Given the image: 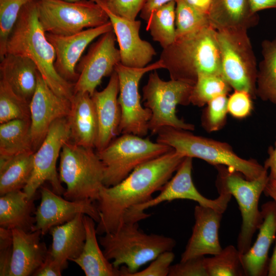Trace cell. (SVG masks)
<instances>
[{
    "instance_id": "cell-1",
    "label": "cell",
    "mask_w": 276,
    "mask_h": 276,
    "mask_svg": "<svg viewBox=\"0 0 276 276\" xmlns=\"http://www.w3.org/2000/svg\"><path fill=\"white\" fill-rule=\"evenodd\" d=\"M185 157L173 149L137 166L119 183L103 186L96 204L100 216L97 234L116 231L132 208L151 200L161 190Z\"/></svg>"
},
{
    "instance_id": "cell-2",
    "label": "cell",
    "mask_w": 276,
    "mask_h": 276,
    "mask_svg": "<svg viewBox=\"0 0 276 276\" xmlns=\"http://www.w3.org/2000/svg\"><path fill=\"white\" fill-rule=\"evenodd\" d=\"M7 53L32 60L48 85L58 95L71 100L74 84L63 79L55 69V51L39 20L36 0L22 8L8 37Z\"/></svg>"
},
{
    "instance_id": "cell-3",
    "label": "cell",
    "mask_w": 276,
    "mask_h": 276,
    "mask_svg": "<svg viewBox=\"0 0 276 276\" xmlns=\"http://www.w3.org/2000/svg\"><path fill=\"white\" fill-rule=\"evenodd\" d=\"M170 79L194 85L199 75H222L217 31L209 26L177 37L160 56Z\"/></svg>"
},
{
    "instance_id": "cell-4",
    "label": "cell",
    "mask_w": 276,
    "mask_h": 276,
    "mask_svg": "<svg viewBox=\"0 0 276 276\" xmlns=\"http://www.w3.org/2000/svg\"><path fill=\"white\" fill-rule=\"evenodd\" d=\"M99 242L115 267L123 265L120 276H129L162 252L172 251L176 245L172 238L145 233L133 221L124 222L116 231L102 235Z\"/></svg>"
},
{
    "instance_id": "cell-5",
    "label": "cell",
    "mask_w": 276,
    "mask_h": 276,
    "mask_svg": "<svg viewBox=\"0 0 276 276\" xmlns=\"http://www.w3.org/2000/svg\"><path fill=\"white\" fill-rule=\"evenodd\" d=\"M156 142L171 147L185 157L201 159L214 166L223 165L255 180L267 171L254 159L239 156L227 143L198 136L189 130L165 127L157 133Z\"/></svg>"
},
{
    "instance_id": "cell-6",
    "label": "cell",
    "mask_w": 276,
    "mask_h": 276,
    "mask_svg": "<svg viewBox=\"0 0 276 276\" xmlns=\"http://www.w3.org/2000/svg\"><path fill=\"white\" fill-rule=\"evenodd\" d=\"M59 178L69 200L96 201L103 185L104 167L93 148L66 142L60 154Z\"/></svg>"
},
{
    "instance_id": "cell-7",
    "label": "cell",
    "mask_w": 276,
    "mask_h": 276,
    "mask_svg": "<svg viewBox=\"0 0 276 276\" xmlns=\"http://www.w3.org/2000/svg\"><path fill=\"white\" fill-rule=\"evenodd\" d=\"M216 168L218 191H225L233 195L239 206L242 222L237 239V248L243 255L250 248L253 236L263 221L259 201L269 175L266 171L256 179L248 180L239 172L226 166L218 165Z\"/></svg>"
},
{
    "instance_id": "cell-8",
    "label": "cell",
    "mask_w": 276,
    "mask_h": 276,
    "mask_svg": "<svg viewBox=\"0 0 276 276\" xmlns=\"http://www.w3.org/2000/svg\"><path fill=\"white\" fill-rule=\"evenodd\" d=\"M193 86L179 80H163L156 70L150 73L143 88V101L144 106L151 111L148 127L152 134H157L165 127L189 131L195 129L194 125L185 122L176 114L177 105L191 103Z\"/></svg>"
},
{
    "instance_id": "cell-9",
    "label": "cell",
    "mask_w": 276,
    "mask_h": 276,
    "mask_svg": "<svg viewBox=\"0 0 276 276\" xmlns=\"http://www.w3.org/2000/svg\"><path fill=\"white\" fill-rule=\"evenodd\" d=\"M172 149L148 138L122 134L97 152L104 167L103 185L109 187L119 183L137 166Z\"/></svg>"
},
{
    "instance_id": "cell-10",
    "label": "cell",
    "mask_w": 276,
    "mask_h": 276,
    "mask_svg": "<svg viewBox=\"0 0 276 276\" xmlns=\"http://www.w3.org/2000/svg\"><path fill=\"white\" fill-rule=\"evenodd\" d=\"M36 3L39 20L47 33L72 35L110 21L103 7L91 0H36Z\"/></svg>"
},
{
    "instance_id": "cell-11",
    "label": "cell",
    "mask_w": 276,
    "mask_h": 276,
    "mask_svg": "<svg viewBox=\"0 0 276 276\" xmlns=\"http://www.w3.org/2000/svg\"><path fill=\"white\" fill-rule=\"evenodd\" d=\"M222 77L234 90L255 99L258 67L247 31H217Z\"/></svg>"
},
{
    "instance_id": "cell-12",
    "label": "cell",
    "mask_w": 276,
    "mask_h": 276,
    "mask_svg": "<svg viewBox=\"0 0 276 276\" xmlns=\"http://www.w3.org/2000/svg\"><path fill=\"white\" fill-rule=\"evenodd\" d=\"M164 68L160 59L142 68L130 67L121 63L116 66L114 71L119 83L118 103L121 112L119 134L131 133L142 137L147 134L151 111L142 106L139 83L146 73Z\"/></svg>"
},
{
    "instance_id": "cell-13",
    "label": "cell",
    "mask_w": 276,
    "mask_h": 276,
    "mask_svg": "<svg viewBox=\"0 0 276 276\" xmlns=\"http://www.w3.org/2000/svg\"><path fill=\"white\" fill-rule=\"evenodd\" d=\"M192 159L186 157L171 177L159 191L155 197L132 208L125 216L124 220L139 222L150 216L145 210L165 201L175 199H189L198 204L210 207L223 213L232 195L225 191H218L219 196L215 199H210L203 196L195 187L192 179Z\"/></svg>"
},
{
    "instance_id": "cell-14",
    "label": "cell",
    "mask_w": 276,
    "mask_h": 276,
    "mask_svg": "<svg viewBox=\"0 0 276 276\" xmlns=\"http://www.w3.org/2000/svg\"><path fill=\"white\" fill-rule=\"evenodd\" d=\"M70 140L67 118L57 119L51 125L43 142L34 152L33 169L30 178L22 190L29 198L36 196L38 189L46 181L51 189L61 195L65 189L61 184L56 163L64 144Z\"/></svg>"
},
{
    "instance_id": "cell-15",
    "label": "cell",
    "mask_w": 276,
    "mask_h": 276,
    "mask_svg": "<svg viewBox=\"0 0 276 276\" xmlns=\"http://www.w3.org/2000/svg\"><path fill=\"white\" fill-rule=\"evenodd\" d=\"M113 30L107 32L90 47L78 65L79 77L74 84V93H87L91 96L102 79L111 75L121 62L119 49Z\"/></svg>"
},
{
    "instance_id": "cell-16",
    "label": "cell",
    "mask_w": 276,
    "mask_h": 276,
    "mask_svg": "<svg viewBox=\"0 0 276 276\" xmlns=\"http://www.w3.org/2000/svg\"><path fill=\"white\" fill-rule=\"evenodd\" d=\"M29 105L31 134L33 149L35 152L44 140L53 123L68 117L71 102L69 99L56 94L39 73L37 87Z\"/></svg>"
},
{
    "instance_id": "cell-17",
    "label": "cell",
    "mask_w": 276,
    "mask_h": 276,
    "mask_svg": "<svg viewBox=\"0 0 276 276\" xmlns=\"http://www.w3.org/2000/svg\"><path fill=\"white\" fill-rule=\"evenodd\" d=\"M41 201L35 213V230L42 235L56 226L64 224L79 214L91 217L98 222L100 216L97 205L90 200H69L61 197L52 189L40 187Z\"/></svg>"
},
{
    "instance_id": "cell-18",
    "label": "cell",
    "mask_w": 276,
    "mask_h": 276,
    "mask_svg": "<svg viewBox=\"0 0 276 276\" xmlns=\"http://www.w3.org/2000/svg\"><path fill=\"white\" fill-rule=\"evenodd\" d=\"M113 30L111 22L84 30L69 35H57L46 33L48 39L55 51V67L67 81L75 84L79 77L76 65L88 45L95 39Z\"/></svg>"
},
{
    "instance_id": "cell-19",
    "label": "cell",
    "mask_w": 276,
    "mask_h": 276,
    "mask_svg": "<svg viewBox=\"0 0 276 276\" xmlns=\"http://www.w3.org/2000/svg\"><path fill=\"white\" fill-rule=\"evenodd\" d=\"M99 4L106 12L111 22L119 46L120 63L126 66L135 68L148 65L156 53L153 47L140 36L141 21L118 16Z\"/></svg>"
},
{
    "instance_id": "cell-20",
    "label": "cell",
    "mask_w": 276,
    "mask_h": 276,
    "mask_svg": "<svg viewBox=\"0 0 276 276\" xmlns=\"http://www.w3.org/2000/svg\"><path fill=\"white\" fill-rule=\"evenodd\" d=\"M222 213L210 207L197 205L194 209L195 223L180 261L206 255L219 253L220 245L218 230Z\"/></svg>"
},
{
    "instance_id": "cell-21",
    "label": "cell",
    "mask_w": 276,
    "mask_h": 276,
    "mask_svg": "<svg viewBox=\"0 0 276 276\" xmlns=\"http://www.w3.org/2000/svg\"><path fill=\"white\" fill-rule=\"evenodd\" d=\"M119 83L114 71L110 75L107 86L101 91L96 90L91 96L95 105L98 125L95 148L97 152L105 148L116 136L121 112L118 103Z\"/></svg>"
},
{
    "instance_id": "cell-22",
    "label": "cell",
    "mask_w": 276,
    "mask_h": 276,
    "mask_svg": "<svg viewBox=\"0 0 276 276\" xmlns=\"http://www.w3.org/2000/svg\"><path fill=\"white\" fill-rule=\"evenodd\" d=\"M263 221L257 238L248 251L241 255L242 264L246 276L267 275L268 252L276 235V203L273 200L261 206Z\"/></svg>"
},
{
    "instance_id": "cell-23",
    "label": "cell",
    "mask_w": 276,
    "mask_h": 276,
    "mask_svg": "<svg viewBox=\"0 0 276 276\" xmlns=\"http://www.w3.org/2000/svg\"><path fill=\"white\" fill-rule=\"evenodd\" d=\"M13 253L9 276L33 275L44 261L48 249L40 230L12 229Z\"/></svg>"
},
{
    "instance_id": "cell-24",
    "label": "cell",
    "mask_w": 276,
    "mask_h": 276,
    "mask_svg": "<svg viewBox=\"0 0 276 276\" xmlns=\"http://www.w3.org/2000/svg\"><path fill=\"white\" fill-rule=\"evenodd\" d=\"M71 108L67 119L70 140L78 145L95 148L98 125L94 103L87 93H74L71 100Z\"/></svg>"
},
{
    "instance_id": "cell-25",
    "label": "cell",
    "mask_w": 276,
    "mask_h": 276,
    "mask_svg": "<svg viewBox=\"0 0 276 276\" xmlns=\"http://www.w3.org/2000/svg\"><path fill=\"white\" fill-rule=\"evenodd\" d=\"M83 215L79 214L71 220L52 227L49 232L52 243L49 250L63 270L67 268V261L77 258L83 250L86 239Z\"/></svg>"
},
{
    "instance_id": "cell-26",
    "label": "cell",
    "mask_w": 276,
    "mask_h": 276,
    "mask_svg": "<svg viewBox=\"0 0 276 276\" xmlns=\"http://www.w3.org/2000/svg\"><path fill=\"white\" fill-rule=\"evenodd\" d=\"M208 15L211 26L217 31H247L259 20L249 0H212Z\"/></svg>"
},
{
    "instance_id": "cell-27",
    "label": "cell",
    "mask_w": 276,
    "mask_h": 276,
    "mask_svg": "<svg viewBox=\"0 0 276 276\" xmlns=\"http://www.w3.org/2000/svg\"><path fill=\"white\" fill-rule=\"evenodd\" d=\"M1 60V78L17 95L30 103L39 73L35 63L27 57L9 53Z\"/></svg>"
},
{
    "instance_id": "cell-28",
    "label": "cell",
    "mask_w": 276,
    "mask_h": 276,
    "mask_svg": "<svg viewBox=\"0 0 276 276\" xmlns=\"http://www.w3.org/2000/svg\"><path fill=\"white\" fill-rule=\"evenodd\" d=\"M36 195L29 198L22 190L8 192L0 197V226L19 229L26 232L35 231L36 212L34 201Z\"/></svg>"
},
{
    "instance_id": "cell-29",
    "label": "cell",
    "mask_w": 276,
    "mask_h": 276,
    "mask_svg": "<svg viewBox=\"0 0 276 276\" xmlns=\"http://www.w3.org/2000/svg\"><path fill=\"white\" fill-rule=\"evenodd\" d=\"M86 239L80 255L72 261L76 263L86 276H120V270L105 256L97 239L95 221L84 215Z\"/></svg>"
},
{
    "instance_id": "cell-30",
    "label": "cell",
    "mask_w": 276,
    "mask_h": 276,
    "mask_svg": "<svg viewBox=\"0 0 276 276\" xmlns=\"http://www.w3.org/2000/svg\"><path fill=\"white\" fill-rule=\"evenodd\" d=\"M34 151L10 156H0V195L23 190L33 169Z\"/></svg>"
},
{
    "instance_id": "cell-31",
    "label": "cell",
    "mask_w": 276,
    "mask_h": 276,
    "mask_svg": "<svg viewBox=\"0 0 276 276\" xmlns=\"http://www.w3.org/2000/svg\"><path fill=\"white\" fill-rule=\"evenodd\" d=\"M261 53L263 59L258 68L257 97L276 107V38L264 40Z\"/></svg>"
},
{
    "instance_id": "cell-32",
    "label": "cell",
    "mask_w": 276,
    "mask_h": 276,
    "mask_svg": "<svg viewBox=\"0 0 276 276\" xmlns=\"http://www.w3.org/2000/svg\"><path fill=\"white\" fill-rule=\"evenodd\" d=\"M34 151L30 120L17 119L0 125V156Z\"/></svg>"
},
{
    "instance_id": "cell-33",
    "label": "cell",
    "mask_w": 276,
    "mask_h": 276,
    "mask_svg": "<svg viewBox=\"0 0 276 276\" xmlns=\"http://www.w3.org/2000/svg\"><path fill=\"white\" fill-rule=\"evenodd\" d=\"M175 8V1L166 3L154 10L147 21L146 30L163 49L176 39Z\"/></svg>"
},
{
    "instance_id": "cell-34",
    "label": "cell",
    "mask_w": 276,
    "mask_h": 276,
    "mask_svg": "<svg viewBox=\"0 0 276 276\" xmlns=\"http://www.w3.org/2000/svg\"><path fill=\"white\" fill-rule=\"evenodd\" d=\"M209 276H243L245 273L238 248L229 245L218 254L204 258Z\"/></svg>"
},
{
    "instance_id": "cell-35",
    "label": "cell",
    "mask_w": 276,
    "mask_h": 276,
    "mask_svg": "<svg viewBox=\"0 0 276 276\" xmlns=\"http://www.w3.org/2000/svg\"><path fill=\"white\" fill-rule=\"evenodd\" d=\"M231 89V86L221 75L200 74L193 86L191 103L202 107L219 96L227 95Z\"/></svg>"
},
{
    "instance_id": "cell-36",
    "label": "cell",
    "mask_w": 276,
    "mask_h": 276,
    "mask_svg": "<svg viewBox=\"0 0 276 276\" xmlns=\"http://www.w3.org/2000/svg\"><path fill=\"white\" fill-rule=\"evenodd\" d=\"M30 103L17 95L7 82L0 80V123L10 121L30 120Z\"/></svg>"
},
{
    "instance_id": "cell-37",
    "label": "cell",
    "mask_w": 276,
    "mask_h": 276,
    "mask_svg": "<svg viewBox=\"0 0 276 276\" xmlns=\"http://www.w3.org/2000/svg\"><path fill=\"white\" fill-rule=\"evenodd\" d=\"M175 2L176 37L211 26L208 14L196 9L183 0Z\"/></svg>"
},
{
    "instance_id": "cell-38",
    "label": "cell",
    "mask_w": 276,
    "mask_h": 276,
    "mask_svg": "<svg viewBox=\"0 0 276 276\" xmlns=\"http://www.w3.org/2000/svg\"><path fill=\"white\" fill-rule=\"evenodd\" d=\"M34 0H0V58L6 54L8 37L22 8Z\"/></svg>"
},
{
    "instance_id": "cell-39",
    "label": "cell",
    "mask_w": 276,
    "mask_h": 276,
    "mask_svg": "<svg viewBox=\"0 0 276 276\" xmlns=\"http://www.w3.org/2000/svg\"><path fill=\"white\" fill-rule=\"evenodd\" d=\"M227 95L219 96L210 101L202 111L201 125L208 132L221 129L226 122L227 110Z\"/></svg>"
},
{
    "instance_id": "cell-40",
    "label": "cell",
    "mask_w": 276,
    "mask_h": 276,
    "mask_svg": "<svg viewBox=\"0 0 276 276\" xmlns=\"http://www.w3.org/2000/svg\"><path fill=\"white\" fill-rule=\"evenodd\" d=\"M234 90L227 99L228 113L234 118L244 119L249 116L252 111L253 98L247 91Z\"/></svg>"
},
{
    "instance_id": "cell-41",
    "label": "cell",
    "mask_w": 276,
    "mask_h": 276,
    "mask_svg": "<svg viewBox=\"0 0 276 276\" xmlns=\"http://www.w3.org/2000/svg\"><path fill=\"white\" fill-rule=\"evenodd\" d=\"M145 0H104L99 3L120 17L135 20L140 13Z\"/></svg>"
},
{
    "instance_id": "cell-42",
    "label": "cell",
    "mask_w": 276,
    "mask_h": 276,
    "mask_svg": "<svg viewBox=\"0 0 276 276\" xmlns=\"http://www.w3.org/2000/svg\"><path fill=\"white\" fill-rule=\"evenodd\" d=\"M204 256L180 261L171 265L169 276H209L204 264Z\"/></svg>"
},
{
    "instance_id": "cell-43",
    "label": "cell",
    "mask_w": 276,
    "mask_h": 276,
    "mask_svg": "<svg viewBox=\"0 0 276 276\" xmlns=\"http://www.w3.org/2000/svg\"><path fill=\"white\" fill-rule=\"evenodd\" d=\"M175 257L172 251H166L159 255L152 260L149 266L129 276H167L169 272L171 264Z\"/></svg>"
},
{
    "instance_id": "cell-44",
    "label": "cell",
    "mask_w": 276,
    "mask_h": 276,
    "mask_svg": "<svg viewBox=\"0 0 276 276\" xmlns=\"http://www.w3.org/2000/svg\"><path fill=\"white\" fill-rule=\"evenodd\" d=\"M13 253L12 229L0 227V275L9 276Z\"/></svg>"
},
{
    "instance_id": "cell-45",
    "label": "cell",
    "mask_w": 276,
    "mask_h": 276,
    "mask_svg": "<svg viewBox=\"0 0 276 276\" xmlns=\"http://www.w3.org/2000/svg\"><path fill=\"white\" fill-rule=\"evenodd\" d=\"M62 268L51 255L49 249L47 257L33 275L34 276H60Z\"/></svg>"
},
{
    "instance_id": "cell-46",
    "label": "cell",
    "mask_w": 276,
    "mask_h": 276,
    "mask_svg": "<svg viewBox=\"0 0 276 276\" xmlns=\"http://www.w3.org/2000/svg\"><path fill=\"white\" fill-rule=\"evenodd\" d=\"M176 0H145L143 7L140 12V17L147 21L151 12L155 9L171 1Z\"/></svg>"
},
{
    "instance_id": "cell-47",
    "label": "cell",
    "mask_w": 276,
    "mask_h": 276,
    "mask_svg": "<svg viewBox=\"0 0 276 276\" xmlns=\"http://www.w3.org/2000/svg\"><path fill=\"white\" fill-rule=\"evenodd\" d=\"M268 157L264 162V167L270 170L269 177L276 180V141L274 146H270L268 149Z\"/></svg>"
},
{
    "instance_id": "cell-48",
    "label": "cell",
    "mask_w": 276,
    "mask_h": 276,
    "mask_svg": "<svg viewBox=\"0 0 276 276\" xmlns=\"http://www.w3.org/2000/svg\"><path fill=\"white\" fill-rule=\"evenodd\" d=\"M249 2L254 13L266 9H276V0H249Z\"/></svg>"
},
{
    "instance_id": "cell-49",
    "label": "cell",
    "mask_w": 276,
    "mask_h": 276,
    "mask_svg": "<svg viewBox=\"0 0 276 276\" xmlns=\"http://www.w3.org/2000/svg\"><path fill=\"white\" fill-rule=\"evenodd\" d=\"M196 9L209 14L212 0H183Z\"/></svg>"
},
{
    "instance_id": "cell-50",
    "label": "cell",
    "mask_w": 276,
    "mask_h": 276,
    "mask_svg": "<svg viewBox=\"0 0 276 276\" xmlns=\"http://www.w3.org/2000/svg\"><path fill=\"white\" fill-rule=\"evenodd\" d=\"M263 192L266 196L270 197L276 203V180L269 177Z\"/></svg>"
},
{
    "instance_id": "cell-51",
    "label": "cell",
    "mask_w": 276,
    "mask_h": 276,
    "mask_svg": "<svg viewBox=\"0 0 276 276\" xmlns=\"http://www.w3.org/2000/svg\"><path fill=\"white\" fill-rule=\"evenodd\" d=\"M267 275L276 276V242L272 256L269 259Z\"/></svg>"
},
{
    "instance_id": "cell-52",
    "label": "cell",
    "mask_w": 276,
    "mask_h": 276,
    "mask_svg": "<svg viewBox=\"0 0 276 276\" xmlns=\"http://www.w3.org/2000/svg\"><path fill=\"white\" fill-rule=\"evenodd\" d=\"M64 1H70V2H75V1H81V0H64ZM91 1H94V2H96L98 3H99V1L98 0H91Z\"/></svg>"
},
{
    "instance_id": "cell-53",
    "label": "cell",
    "mask_w": 276,
    "mask_h": 276,
    "mask_svg": "<svg viewBox=\"0 0 276 276\" xmlns=\"http://www.w3.org/2000/svg\"><path fill=\"white\" fill-rule=\"evenodd\" d=\"M99 1V3L101 2H103L104 0H98Z\"/></svg>"
}]
</instances>
